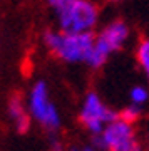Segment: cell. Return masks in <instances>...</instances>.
I'll list each match as a JSON object with an SVG mask.
<instances>
[{"instance_id":"cell-1","label":"cell","mask_w":149,"mask_h":151,"mask_svg":"<svg viewBox=\"0 0 149 151\" xmlns=\"http://www.w3.org/2000/svg\"><path fill=\"white\" fill-rule=\"evenodd\" d=\"M57 19L59 30L92 32L99 22V9L92 0H47Z\"/></svg>"},{"instance_id":"cell-2","label":"cell","mask_w":149,"mask_h":151,"mask_svg":"<svg viewBox=\"0 0 149 151\" xmlns=\"http://www.w3.org/2000/svg\"><path fill=\"white\" fill-rule=\"evenodd\" d=\"M96 35L92 32H64V30H47L44 42L47 49L60 60L69 64H79L89 60L94 49Z\"/></svg>"},{"instance_id":"cell-3","label":"cell","mask_w":149,"mask_h":151,"mask_svg":"<svg viewBox=\"0 0 149 151\" xmlns=\"http://www.w3.org/2000/svg\"><path fill=\"white\" fill-rule=\"evenodd\" d=\"M129 34L131 32H129V27L126 22L122 20L109 22L106 27H102V30L96 35L94 49H92L91 55H89L87 65L94 67V69L102 67L114 52L121 50L128 44Z\"/></svg>"},{"instance_id":"cell-4","label":"cell","mask_w":149,"mask_h":151,"mask_svg":"<svg viewBox=\"0 0 149 151\" xmlns=\"http://www.w3.org/2000/svg\"><path fill=\"white\" fill-rule=\"evenodd\" d=\"M27 108L34 121H37L47 131H57L60 128V114L57 106L49 96V87L44 81L35 82L29 92Z\"/></svg>"},{"instance_id":"cell-5","label":"cell","mask_w":149,"mask_h":151,"mask_svg":"<svg viewBox=\"0 0 149 151\" xmlns=\"http://www.w3.org/2000/svg\"><path fill=\"white\" fill-rule=\"evenodd\" d=\"M117 114L112 111L97 92H87L82 101L79 111V121L92 136L102 133V129L112 119H116Z\"/></svg>"},{"instance_id":"cell-6","label":"cell","mask_w":149,"mask_h":151,"mask_svg":"<svg viewBox=\"0 0 149 151\" xmlns=\"http://www.w3.org/2000/svg\"><path fill=\"white\" fill-rule=\"evenodd\" d=\"M134 139H138L134 123L117 114V118L112 119L102 129V133L94 136V145L101 151H114Z\"/></svg>"},{"instance_id":"cell-7","label":"cell","mask_w":149,"mask_h":151,"mask_svg":"<svg viewBox=\"0 0 149 151\" xmlns=\"http://www.w3.org/2000/svg\"><path fill=\"white\" fill-rule=\"evenodd\" d=\"M9 116H10L12 123H14V126H15V129L19 133L29 131L32 116L29 113V108L24 106V103H22V99L19 96L12 97V101L9 103Z\"/></svg>"},{"instance_id":"cell-8","label":"cell","mask_w":149,"mask_h":151,"mask_svg":"<svg viewBox=\"0 0 149 151\" xmlns=\"http://www.w3.org/2000/svg\"><path fill=\"white\" fill-rule=\"evenodd\" d=\"M129 104L144 111L149 106V87L143 86V84H136L131 87L129 89Z\"/></svg>"},{"instance_id":"cell-9","label":"cell","mask_w":149,"mask_h":151,"mask_svg":"<svg viewBox=\"0 0 149 151\" xmlns=\"http://www.w3.org/2000/svg\"><path fill=\"white\" fill-rule=\"evenodd\" d=\"M136 59H138L139 67L144 72L146 79H148V84H149V37L143 39L138 44V47H136Z\"/></svg>"},{"instance_id":"cell-10","label":"cell","mask_w":149,"mask_h":151,"mask_svg":"<svg viewBox=\"0 0 149 151\" xmlns=\"http://www.w3.org/2000/svg\"><path fill=\"white\" fill-rule=\"evenodd\" d=\"M114 151H144V150H143V145L139 143V139H134V141H131V143L121 146V148H117Z\"/></svg>"},{"instance_id":"cell-11","label":"cell","mask_w":149,"mask_h":151,"mask_svg":"<svg viewBox=\"0 0 149 151\" xmlns=\"http://www.w3.org/2000/svg\"><path fill=\"white\" fill-rule=\"evenodd\" d=\"M69 151H101L96 145H84V146H74Z\"/></svg>"},{"instance_id":"cell-12","label":"cell","mask_w":149,"mask_h":151,"mask_svg":"<svg viewBox=\"0 0 149 151\" xmlns=\"http://www.w3.org/2000/svg\"><path fill=\"white\" fill-rule=\"evenodd\" d=\"M49 151H65V148L59 139H52L50 141V146H49Z\"/></svg>"},{"instance_id":"cell-13","label":"cell","mask_w":149,"mask_h":151,"mask_svg":"<svg viewBox=\"0 0 149 151\" xmlns=\"http://www.w3.org/2000/svg\"><path fill=\"white\" fill-rule=\"evenodd\" d=\"M112 2H121V0H112Z\"/></svg>"},{"instance_id":"cell-14","label":"cell","mask_w":149,"mask_h":151,"mask_svg":"<svg viewBox=\"0 0 149 151\" xmlns=\"http://www.w3.org/2000/svg\"><path fill=\"white\" fill-rule=\"evenodd\" d=\"M148 143H149V133H148Z\"/></svg>"}]
</instances>
